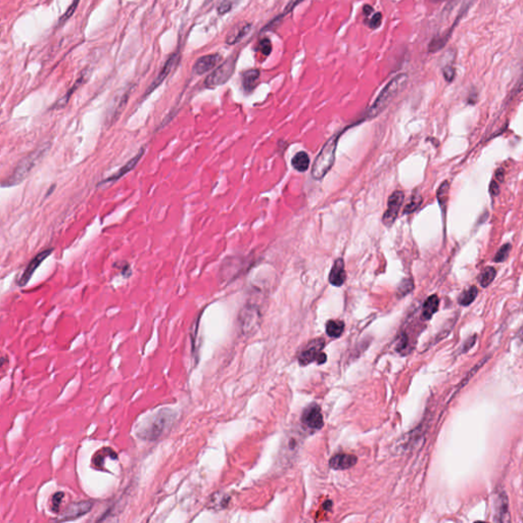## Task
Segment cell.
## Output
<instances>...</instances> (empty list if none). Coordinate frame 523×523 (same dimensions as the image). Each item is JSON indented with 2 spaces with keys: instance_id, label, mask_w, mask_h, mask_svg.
<instances>
[{
  "instance_id": "obj_1",
  "label": "cell",
  "mask_w": 523,
  "mask_h": 523,
  "mask_svg": "<svg viewBox=\"0 0 523 523\" xmlns=\"http://www.w3.org/2000/svg\"><path fill=\"white\" fill-rule=\"evenodd\" d=\"M408 82L407 74H399L392 78V80L387 84V86L381 90L373 105L367 110L365 113L364 120L374 119L378 115H380L396 97V95L403 90Z\"/></svg>"
},
{
  "instance_id": "obj_2",
  "label": "cell",
  "mask_w": 523,
  "mask_h": 523,
  "mask_svg": "<svg viewBox=\"0 0 523 523\" xmlns=\"http://www.w3.org/2000/svg\"><path fill=\"white\" fill-rule=\"evenodd\" d=\"M50 145L48 143H45L44 145L40 146L38 149L34 150L30 154H28L26 157H24L14 168V170L11 172V174L2 182V186L4 187H11L14 185H18L22 183L30 174V172L33 170V168L37 165V163L44 156L46 151Z\"/></svg>"
},
{
  "instance_id": "obj_3",
  "label": "cell",
  "mask_w": 523,
  "mask_h": 523,
  "mask_svg": "<svg viewBox=\"0 0 523 523\" xmlns=\"http://www.w3.org/2000/svg\"><path fill=\"white\" fill-rule=\"evenodd\" d=\"M175 418L176 415L173 411L163 409L138 431V435L146 440H155L172 426Z\"/></svg>"
},
{
  "instance_id": "obj_4",
  "label": "cell",
  "mask_w": 523,
  "mask_h": 523,
  "mask_svg": "<svg viewBox=\"0 0 523 523\" xmlns=\"http://www.w3.org/2000/svg\"><path fill=\"white\" fill-rule=\"evenodd\" d=\"M339 137L340 133L331 137L316 156L312 168V176L315 180L323 179L332 168L335 160V152Z\"/></svg>"
},
{
  "instance_id": "obj_5",
  "label": "cell",
  "mask_w": 523,
  "mask_h": 523,
  "mask_svg": "<svg viewBox=\"0 0 523 523\" xmlns=\"http://www.w3.org/2000/svg\"><path fill=\"white\" fill-rule=\"evenodd\" d=\"M237 58V55H232L218 66L205 80V86L209 89H214L227 83L234 74Z\"/></svg>"
},
{
  "instance_id": "obj_6",
  "label": "cell",
  "mask_w": 523,
  "mask_h": 523,
  "mask_svg": "<svg viewBox=\"0 0 523 523\" xmlns=\"http://www.w3.org/2000/svg\"><path fill=\"white\" fill-rule=\"evenodd\" d=\"M324 347V339L318 338L312 340L307 345V347L299 353L298 362L301 366L309 365L312 362H318L322 364L326 361V355L322 353Z\"/></svg>"
},
{
  "instance_id": "obj_7",
  "label": "cell",
  "mask_w": 523,
  "mask_h": 523,
  "mask_svg": "<svg viewBox=\"0 0 523 523\" xmlns=\"http://www.w3.org/2000/svg\"><path fill=\"white\" fill-rule=\"evenodd\" d=\"M405 195L401 191H394L392 192V195L389 197L388 200V209L384 215L383 222L386 226L391 227L394 221L397 218V215L399 213V210L403 206Z\"/></svg>"
},
{
  "instance_id": "obj_8",
  "label": "cell",
  "mask_w": 523,
  "mask_h": 523,
  "mask_svg": "<svg viewBox=\"0 0 523 523\" xmlns=\"http://www.w3.org/2000/svg\"><path fill=\"white\" fill-rule=\"evenodd\" d=\"M301 421L310 429L313 430L321 429L323 427L324 420L320 407L315 404L309 406L303 413Z\"/></svg>"
},
{
  "instance_id": "obj_9",
  "label": "cell",
  "mask_w": 523,
  "mask_h": 523,
  "mask_svg": "<svg viewBox=\"0 0 523 523\" xmlns=\"http://www.w3.org/2000/svg\"><path fill=\"white\" fill-rule=\"evenodd\" d=\"M53 252V249H46L45 251L39 253L32 261L29 263V265L27 266V268L25 269V271L23 272L21 278L18 279L17 281V285L18 286H25L28 284V282L30 281V279L32 278L33 274L35 273V271L39 268V266L45 261Z\"/></svg>"
},
{
  "instance_id": "obj_10",
  "label": "cell",
  "mask_w": 523,
  "mask_h": 523,
  "mask_svg": "<svg viewBox=\"0 0 523 523\" xmlns=\"http://www.w3.org/2000/svg\"><path fill=\"white\" fill-rule=\"evenodd\" d=\"M93 507V502L90 501H82L69 505L67 510L65 511L63 518L59 521H70L77 519L86 513H88Z\"/></svg>"
},
{
  "instance_id": "obj_11",
  "label": "cell",
  "mask_w": 523,
  "mask_h": 523,
  "mask_svg": "<svg viewBox=\"0 0 523 523\" xmlns=\"http://www.w3.org/2000/svg\"><path fill=\"white\" fill-rule=\"evenodd\" d=\"M221 59H222V56L219 53H213V54L200 56L195 62L192 71L196 75H199V76L204 75V74L208 73L209 71L213 70L214 68H216L219 65V63L221 62Z\"/></svg>"
},
{
  "instance_id": "obj_12",
  "label": "cell",
  "mask_w": 523,
  "mask_h": 523,
  "mask_svg": "<svg viewBox=\"0 0 523 523\" xmlns=\"http://www.w3.org/2000/svg\"><path fill=\"white\" fill-rule=\"evenodd\" d=\"M145 152V147H141V149L137 152V154L135 156H133L131 158L130 160H128L123 167H121L116 173L112 174L109 178L105 179L104 181L100 182V184H105V183H111V182H116L118 180H120L121 178H123L124 176H126L129 172H131L135 167L136 165L139 163V160L141 159V157L143 156Z\"/></svg>"
},
{
  "instance_id": "obj_13",
  "label": "cell",
  "mask_w": 523,
  "mask_h": 523,
  "mask_svg": "<svg viewBox=\"0 0 523 523\" xmlns=\"http://www.w3.org/2000/svg\"><path fill=\"white\" fill-rule=\"evenodd\" d=\"M177 61H178V54L177 53H174L170 56V58L166 62L165 66L163 67V69L160 70V72L158 73L157 77L154 79V81L150 84V86L148 87V89L146 90L145 94H144V97H146L147 95H149L152 91H154L165 80L166 78L169 76V74L171 73L172 69L175 67V65L177 64Z\"/></svg>"
},
{
  "instance_id": "obj_14",
  "label": "cell",
  "mask_w": 523,
  "mask_h": 523,
  "mask_svg": "<svg viewBox=\"0 0 523 523\" xmlns=\"http://www.w3.org/2000/svg\"><path fill=\"white\" fill-rule=\"evenodd\" d=\"M494 507H495V519H494L495 521H499V522H509L510 521L508 498L504 493L498 494V496L495 499Z\"/></svg>"
},
{
  "instance_id": "obj_15",
  "label": "cell",
  "mask_w": 523,
  "mask_h": 523,
  "mask_svg": "<svg viewBox=\"0 0 523 523\" xmlns=\"http://www.w3.org/2000/svg\"><path fill=\"white\" fill-rule=\"evenodd\" d=\"M347 280V272L345 267V262L343 259L338 258L335 260L329 274V282L333 286L339 287L344 285Z\"/></svg>"
},
{
  "instance_id": "obj_16",
  "label": "cell",
  "mask_w": 523,
  "mask_h": 523,
  "mask_svg": "<svg viewBox=\"0 0 523 523\" xmlns=\"http://www.w3.org/2000/svg\"><path fill=\"white\" fill-rule=\"evenodd\" d=\"M260 78H261V72L258 69H251V70L244 72L243 76H242V81H243V88H244L245 92L246 93L253 92L257 88V86L260 82Z\"/></svg>"
},
{
  "instance_id": "obj_17",
  "label": "cell",
  "mask_w": 523,
  "mask_h": 523,
  "mask_svg": "<svg viewBox=\"0 0 523 523\" xmlns=\"http://www.w3.org/2000/svg\"><path fill=\"white\" fill-rule=\"evenodd\" d=\"M357 463V457L350 454H337L331 458L329 465L336 470H344L353 467Z\"/></svg>"
},
{
  "instance_id": "obj_18",
  "label": "cell",
  "mask_w": 523,
  "mask_h": 523,
  "mask_svg": "<svg viewBox=\"0 0 523 523\" xmlns=\"http://www.w3.org/2000/svg\"><path fill=\"white\" fill-rule=\"evenodd\" d=\"M253 28V25L250 24V23H247V24H244L237 28H235L227 37L226 39V43L229 44V45H234L236 43H239L245 37H247L251 30Z\"/></svg>"
},
{
  "instance_id": "obj_19",
  "label": "cell",
  "mask_w": 523,
  "mask_h": 523,
  "mask_svg": "<svg viewBox=\"0 0 523 523\" xmlns=\"http://www.w3.org/2000/svg\"><path fill=\"white\" fill-rule=\"evenodd\" d=\"M439 306V299L437 295H430L424 303L422 308V318L425 320L431 319V317L436 313Z\"/></svg>"
},
{
  "instance_id": "obj_20",
  "label": "cell",
  "mask_w": 523,
  "mask_h": 523,
  "mask_svg": "<svg viewBox=\"0 0 523 523\" xmlns=\"http://www.w3.org/2000/svg\"><path fill=\"white\" fill-rule=\"evenodd\" d=\"M85 81H86V74H85V73H83V74L80 76V78H79V79L75 82V84H74V85H73V86L69 89V91H68V92H67V93H66V94H65V95H64V96H63V97H62L58 102H56V103L54 104L53 109H63V108H65V107L67 106V104L69 103V100H70V98H71L72 94H73V93H74V92H75V91H76V90H77V89H78V88H79V87H80V86H81V85H82Z\"/></svg>"
},
{
  "instance_id": "obj_21",
  "label": "cell",
  "mask_w": 523,
  "mask_h": 523,
  "mask_svg": "<svg viewBox=\"0 0 523 523\" xmlns=\"http://www.w3.org/2000/svg\"><path fill=\"white\" fill-rule=\"evenodd\" d=\"M292 167L298 172H306L310 166V157L306 151L297 152L291 159Z\"/></svg>"
},
{
  "instance_id": "obj_22",
  "label": "cell",
  "mask_w": 523,
  "mask_h": 523,
  "mask_svg": "<svg viewBox=\"0 0 523 523\" xmlns=\"http://www.w3.org/2000/svg\"><path fill=\"white\" fill-rule=\"evenodd\" d=\"M345 330V323L340 320H330L326 324V332L331 337H339Z\"/></svg>"
},
{
  "instance_id": "obj_23",
  "label": "cell",
  "mask_w": 523,
  "mask_h": 523,
  "mask_svg": "<svg viewBox=\"0 0 523 523\" xmlns=\"http://www.w3.org/2000/svg\"><path fill=\"white\" fill-rule=\"evenodd\" d=\"M478 293V290L475 286H471L467 290H464L458 298V301L461 306H469L474 301Z\"/></svg>"
},
{
  "instance_id": "obj_24",
  "label": "cell",
  "mask_w": 523,
  "mask_h": 523,
  "mask_svg": "<svg viewBox=\"0 0 523 523\" xmlns=\"http://www.w3.org/2000/svg\"><path fill=\"white\" fill-rule=\"evenodd\" d=\"M497 271L493 267H487L479 276V283L482 287H488L496 278Z\"/></svg>"
},
{
  "instance_id": "obj_25",
  "label": "cell",
  "mask_w": 523,
  "mask_h": 523,
  "mask_svg": "<svg viewBox=\"0 0 523 523\" xmlns=\"http://www.w3.org/2000/svg\"><path fill=\"white\" fill-rule=\"evenodd\" d=\"M240 2V0H220L217 5L218 13L223 15L231 11L235 5H237Z\"/></svg>"
},
{
  "instance_id": "obj_26",
  "label": "cell",
  "mask_w": 523,
  "mask_h": 523,
  "mask_svg": "<svg viewBox=\"0 0 523 523\" xmlns=\"http://www.w3.org/2000/svg\"><path fill=\"white\" fill-rule=\"evenodd\" d=\"M449 191H450V183L448 181H445L437 190V199L440 205V207L445 208L448 198H449Z\"/></svg>"
},
{
  "instance_id": "obj_27",
  "label": "cell",
  "mask_w": 523,
  "mask_h": 523,
  "mask_svg": "<svg viewBox=\"0 0 523 523\" xmlns=\"http://www.w3.org/2000/svg\"><path fill=\"white\" fill-rule=\"evenodd\" d=\"M198 323H199V317L196 318L193 322V325L191 326L190 330V338H191V348H192V355L194 359L197 360V347H196V338H197V331H198Z\"/></svg>"
},
{
  "instance_id": "obj_28",
  "label": "cell",
  "mask_w": 523,
  "mask_h": 523,
  "mask_svg": "<svg viewBox=\"0 0 523 523\" xmlns=\"http://www.w3.org/2000/svg\"><path fill=\"white\" fill-rule=\"evenodd\" d=\"M421 204H422L421 195L419 193H415L414 195H412L409 204L406 206V208L404 210V213L405 214H411V213L415 212L420 207Z\"/></svg>"
},
{
  "instance_id": "obj_29",
  "label": "cell",
  "mask_w": 523,
  "mask_h": 523,
  "mask_svg": "<svg viewBox=\"0 0 523 523\" xmlns=\"http://www.w3.org/2000/svg\"><path fill=\"white\" fill-rule=\"evenodd\" d=\"M413 289H414L413 280L410 278H405L401 280V282L399 283V285L397 287V294L399 296H404V295H407L408 293H410Z\"/></svg>"
},
{
  "instance_id": "obj_30",
  "label": "cell",
  "mask_w": 523,
  "mask_h": 523,
  "mask_svg": "<svg viewBox=\"0 0 523 523\" xmlns=\"http://www.w3.org/2000/svg\"><path fill=\"white\" fill-rule=\"evenodd\" d=\"M257 50L263 54V56L267 57L271 54L272 52V43L270 41L269 38H263L262 40H260L259 44H258V47H257Z\"/></svg>"
},
{
  "instance_id": "obj_31",
  "label": "cell",
  "mask_w": 523,
  "mask_h": 523,
  "mask_svg": "<svg viewBox=\"0 0 523 523\" xmlns=\"http://www.w3.org/2000/svg\"><path fill=\"white\" fill-rule=\"evenodd\" d=\"M511 252V245L510 244H506L504 245L500 250L499 252L496 254L495 256V262L497 263H503V262L506 261L509 257V254Z\"/></svg>"
},
{
  "instance_id": "obj_32",
  "label": "cell",
  "mask_w": 523,
  "mask_h": 523,
  "mask_svg": "<svg viewBox=\"0 0 523 523\" xmlns=\"http://www.w3.org/2000/svg\"><path fill=\"white\" fill-rule=\"evenodd\" d=\"M65 497V494L59 492V493H56L52 496L51 498V504H50V509L52 512L54 513H57L58 510H59V507H61V504L63 502V499Z\"/></svg>"
},
{
  "instance_id": "obj_33",
  "label": "cell",
  "mask_w": 523,
  "mask_h": 523,
  "mask_svg": "<svg viewBox=\"0 0 523 523\" xmlns=\"http://www.w3.org/2000/svg\"><path fill=\"white\" fill-rule=\"evenodd\" d=\"M79 2H80V0H73L72 4L69 6V8L67 9V11H66V12H65L62 16H61V18H59V21H58V24H59V25H62L63 23L67 22V21H68V19H69V18H70L73 14H74V12L76 11V8L78 7Z\"/></svg>"
},
{
  "instance_id": "obj_34",
  "label": "cell",
  "mask_w": 523,
  "mask_h": 523,
  "mask_svg": "<svg viewBox=\"0 0 523 523\" xmlns=\"http://www.w3.org/2000/svg\"><path fill=\"white\" fill-rule=\"evenodd\" d=\"M381 23H383V14L381 12H374L371 16H370V21H369V27L373 30L379 28L381 26Z\"/></svg>"
},
{
  "instance_id": "obj_35",
  "label": "cell",
  "mask_w": 523,
  "mask_h": 523,
  "mask_svg": "<svg viewBox=\"0 0 523 523\" xmlns=\"http://www.w3.org/2000/svg\"><path fill=\"white\" fill-rule=\"evenodd\" d=\"M283 17H284V16H283L282 14H280V15H278L277 17L273 18V19H272V21H271V22H270V23H269V24H268L265 28H263L262 32H265V31L267 32V31H273V30H275V29H276V28L280 25V23H281V21H282V18H283Z\"/></svg>"
},
{
  "instance_id": "obj_36",
  "label": "cell",
  "mask_w": 523,
  "mask_h": 523,
  "mask_svg": "<svg viewBox=\"0 0 523 523\" xmlns=\"http://www.w3.org/2000/svg\"><path fill=\"white\" fill-rule=\"evenodd\" d=\"M304 1H305V0H290V1L288 2V4L285 6V8H284V10H283V12H282V15H283V16H285L286 14H288L289 12H291V11H292V10H293V9H294L297 5H298V4H300V3H301V2H304Z\"/></svg>"
},
{
  "instance_id": "obj_37",
  "label": "cell",
  "mask_w": 523,
  "mask_h": 523,
  "mask_svg": "<svg viewBox=\"0 0 523 523\" xmlns=\"http://www.w3.org/2000/svg\"><path fill=\"white\" fill-rule=\"evenodd\" d=\"M442 73H444V77L445 79L448 81V82H452L454 77H455V70L452 66H447L442 69Z\"/></svg>"
},
{
  "instance_id": "obj_38",
  "label": "cell",
  "mask_w": 523,
  "mask_h": 523,
  "mask_svg": "<svg viewBox=\"0 0 523 523\" xmlns=\"http://www.w3.org/2000/svg\"><path fill=\"white\" fill-rule=\"evenodd\" d=\"M115 266H116L117 268H119V269L122 271V275H123V276H125V277L130 276L131 272H132V271H131L130 265H129V264H127V263H125V262H121V263H120V265H119V264H116Z\"/></svg>"
},
{
  "instance_id": "obj_39",
  "label": "cell",
  "mask_w": 523,
  "mask_h": 523,
  "mask_svg": "<svg viewBox=\"0 0 523 523\" xmlns=\"http://www.w3.org/2000/svg\"><path fill=\"white\" fill-rule=\"evenodd\" d=\"M490 192L493 196H496L499 194L500 192V187H499V184L496 182V181H492L491 185H490Z\"/></svg>"
},
{
  "instance_id": "obj_40",
  "label": "cell",
  "mask_w": 523,
  "mask_h": 523,
  "mask_svg": "<svg viewBox=\"0 0 523 523\" xmlns=\"http://www.w3.org/2000/svg\"><path fill=\"white\" fill-rule=\"evenodd\" d=\"M521 91H523V72L522 74H521V76H520V78H519V79H518V81H517V84H516V85H515V87H514L513 94H515V95H516V94L520 93Z\"/></svg>"
},
{
  "instance_id": "obj_41",
  "label": "cell",
  "mask_w": 523,
  "mask_h": 523,
  "mask_svg": "<svg viewBox=\"0 0 523 523\" xmlns=\"http://www.w3.org/2000/svg\"><path fill=\"white\" fill-rule=\"evenodd\" d=\"M363 12H364V14H365L366 16H369V17H370V16L373 14V12H374V8H373L371 5L366 4V5H364V7H363Z\"/></svg>"
},
{
  "instance_id": "obj_42",
  "label": "cell",
  "mask_w": 523,
  "mask_h": 523,
  "mask_svg": "<svg viewBox=\"0 0 523 523\" xmlns=\"http://www.w3.org/2000/svg\"><path fill=\"white\" fill-rule=\"evenodd\" d=\"M519 336H520V337H521L523 339V326L522 328H521V330H520V332H519Z\"/></svg>"
},
{
  "instance_id": "obj_43",
  "label": "cell",
  "mask_w": 523,
  "mask_h": 523,
  "mask_svg": "<svg viewBox=\"0 0 523 523\" xmlns=\"http://www.w3.org/2000/svg\"><path fill=\"white\" fill-rule=\"evenodd\" d=\"M432 2H441V1H446V0H430Z\"/></svg>"
}]
</instances>
